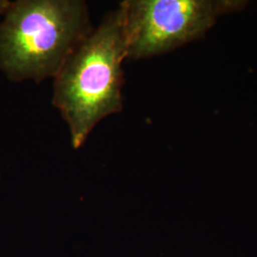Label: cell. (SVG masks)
<instances>
[{"label":"cell","instance_id":"cell-1","mask_svg":"<svg viewBox=\"0 0 257 257\" xmlns=\"http://www.w3.org/2000/svg\"><path fill=\"white\" fill-rule=\"evenodd\" d=\"M127 44L119 6L75 48L56 74L53 104L68 124L74 149L93 128L123 109L122 63Z\"/></svg>","mask_w":257,"mask_h":257},{"label":"cell","instance_id":"cell-2","mask_svg":"<svg viewBox=\"0 0 257 257\" xmlns=\"http://www.w3.org/2000/svg\"><path fill=\"white\" fill-rule=\"evenodd\" d=\"M82 0H18L0 21V71L14 82L55 78L92 32Z\"/></svg>","mask_w":257,"mask_h":257},{"label":"cell","instance_id":"cell-3","mask_svg":"<svg viewBox=\"0 0 257 257\" xmlns=\"http://www.w3.org/2000/svg\"><path fill=\"white\" fill-rule=\"evenodd\" d=\"M236 1L125 0L119 4L127 59L165 54L197 39L222 14L241 6Z\"/></svg>","mask_w":257,"mask_h":257},{"label":"cell","instance_id":"cell-4","mask_svg":"<svg viewBox=\"0 0 257 257\" xmlns=\"http://www.w3.org/2000/svg\"><path fill=\"white\" fill-rule=\"evenodd\" d=\"M11 2L12 1H9V0H0V19H2L5 12L9 8Z\"/></svg>","mask_w":257,"mask_h":257}]
</instances>
